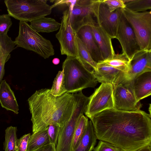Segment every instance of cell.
<instances>
[{"instance_id":"obj_1","label":"cell","mask_w":151,"mask_h":151,"mask_svg":"<svg viewBox=\"0 0 151 151\" xmlns=\"http://www.w3.org/2000/svg\"><path fill=\"white\" fill-rule=\"evenodd\" d=\"M97 139L121 151H137L151 144V115L140 110L108 109L88 117Z\"/></svg>"},{"instance_id":"obj_2","label":"cell","mask_w":151,"mask_h":151,"mask_svg":"<svg viewBox=\"0 0 151 151\" xmlns=\"http://www.w3.org/2000/svg\"><path fill=\"white\" fill-rule=\"evenodd\" d=\"M27 101L33 132L44 129L52 124L62 128L70 117L76 104L74 93L66 92L55 96L48 88L36 91Z\"/></svg>"},{"instance_id":"obj_3","label":"cell","mask_w":151,"mask_h":151,"mask_svg":"<svg viewBox=\"0 0 151 151\" xmlns=\"http://www.w3.org/2000/svg\"><path fill=\"white\" fill-rule=\"evenodd\" d=\"M63 84L66 92L75 93L88 88H94L98 81L76 57L67 56L62 65Z\"/></svg>"},{"instance_id":"obj_4","label":"cell","mask_w":151,"mask_h":151,"mask_svg":"<svg viewBox=\"0 0 151 151\" xmlns=\"http://www.w3.org/2000/svg\"><path fill=\"white\" fill-rule=\"evenodd\" d=\"M14 41L17 47L32 51L45 59L55 54L50 41L36 32L27 22L19 21L18 35Z\"/></svg>"},{"instance_id":"obj_5","label":"cell","mask_w":151,"mask_h":151,"mask_svg":"<svg viewBox=\"0 0 151 151\" xmlns=\"http://www.w3.org/2000/svg\"><path fill=\"white\" fill-rule=\"evenodd\" d=\"M45 0H5L8 14L19 21L26 22L50 14L51 6Z\"/></svg>"},{"instance_id":"obj_6","label":"cell","mask_w":151,"mask_h":151,"mask_svg":"<svg viewBox=\"0 0 151 151\" xmlns=\"http://www.w3.org/2000/svg\"><path fill=\"white\" fill-rule=\"evenodd\" d=\"M76 104L69 120L61 128L58 135L56 151H72V147L75 129L78 122L85 113L89 101V97L82 93L74 95Z\"/></svg>"},{"instance_id":"obj_7","label":"cell","mask_w":151,"mask_h":151,"mask_svg":"<svg viewBox=\"0 0 151 151\" xmlns=\"http://www.w3.org/2000/svg\"><path fill=\"white\" fill-rule=\"evenodd\" d=\"M123 14L134 33L140 50H151V12H135L126 8Z\"/></svg>"},{"instance_id":"obj_8","label":"cell","mask_w":151,"mask_h":151,"mask_svg":"<svg viewBox=\"0 0 151 151\" xmlns=\"http://www.w3.org/2000/svg\"><path fill=\"white\" fill-rule=\"evenodd\" d=\"M114 108L119 110L134 111L141 105L136 100L131 81L113 86Z\"/></svg>"},{"instance_id":"obj_9","label":"cell","mask_w":151,"mask_h":151,"mask_svg":"<svg viewBox=\"0 0 151 151\" xmlns=\"http://www.w3.org/2000/svg\"><path fill=\"white\" fill-rule=\"evenodd\" d=\"M122 9L119 8L110 12L102 0H97L94 8V16L96 22L112 39L115 38Z\"/></svg>"},{"instance_id":"obj_10","label":"cell","mask_w":151,"mask_h":151,"mask_svg":"<svg viewBox=\"0 0 151 151\" xmlns=\"http://www.w3.org/2000/svg\"><path fill=\"white\" fill-rule=\"evenodd\" d=\"M113 90L112 85L101 83L89 97L85 115L88 117L106 109L113 108Z\"/></svg>"},{"instance_id":"obj_11","label":"cell","mask_w":151,"mask_h":151,"mask_svg":"<svg viewBox=\"0 0 151 151\" xmlns=\"http://www.w3.org/2000/svg\"><path fill=\"white\" fill-rule=\"evenodd\" d=\"M60 24L55 37L60 44L61 54L76 57V33L70 23V9L68 7L63 13Z\"/></svg>"},{"instance_id":"obj_12","label":"cell","mask_w":151,"mask_h":151,"mask_svg":"<svg viewBox=\"0 0 151 151\" xmlns=\"http://www.w3.org/2000/svg\"><path fill=\"white\" fill-rule=\"evenodd\" d=\"M115 38L121 45L122 53L130 60L134 53L140 50L133 29L123 12L119 22Z\"/></svg>"},{"instance_id":"obj_13","label":"cell","mask_w":151,"mask_h":151,"mask_svg":"<svg viewBox=\"0 0 151 151\" xmlns=\"http://www.w3.org/2000/svg\"><path fill=\"white\" fill-rule=\"evenodd\" d=\"M74 30L87 50L93 60L97 63L103 61L99 48L91 28L87 22L80 24L76 26Z\"/></svg>"},{"instance_id":"obj_14","label":"cell","mask_w":151,"mask_h":151,"mask_svg":"<svg viewBox=\"0 0 151 151\" xmlns=\"http://www.w3.org/2000/svg\"><path fill=\"white\" fill-rule=\"evenodd\" d=\"M147 72H151V50H139L134 53L130 60L126 78L131 81Z\"/></svg>"},{"instance_id":"obj_15","label":"cell","mask_w":151,"mask_h":151,"mask_svg":"<svg viewBox=\"0 0 151 151\" xmlns=\"http://www.w3.org/2000/svg\"><path fill=\"white\" fill-rule=\"evenodd\" d=\"M93 73L98 82L109 83L113 86L127 80L125 72L114 68L103 61L97 63L96 70Z\"/></svg>"},{"instance_id":"obj_16","label":"cell","mask_w":151,"mask_h":151,"mask_svg":"<svg viewBox=\"0 0 151 151\" xmlns=\"http://www.w3.org/2000/svg\"><path fill=\"white\" fill-rule=\"evenodd\" d=\"M97 0L70 1L67 4L70 9V21L73 29L83 19L90 16L94 17V8Z\"/></svg>"},{"instance_id":"obj_17","label":"cell","mask_w":151,"mask_h":151,"mask_svg":"<svg viewBox=\"0 0 151 151\" xmlns=\"http://www.w3.org/2000/svg\"><path fill=\"white\" fill-rule=\"evenodd\" d=\"M87 23L91 26L100 49L103 61L111 58L115 54L111 38L98 24L93 18Z\"/></svg>"},{"instance_id":"obj_18","label":"cell","mask_w":151,"mask_h":151,"mask_svg":"<svg viewBox=\"0 0 151 151\" xmlns=\"http://www.w3.org/2000/svg\"><path fill=\"white\" fill-rule=\"evenodd\" d=\"M137 102L151 94V72L144 73L131 81Z\"/></svg>"},{"instance_id":"obj_19","label":"cell","mask_w":151,"mask_h":151,"mask_svg":"<svg viewBox=\"0 0 151 151\" xmlns=\"http://www.w3.org/2000/svg\"><path fill=\"white\" fill-rule=\"evenodd\" d=\"M0 103L7 110L19 113V106L14 93L5 80H2L0 83Z\"/></svg>"},{"instance_id":"obj_20","label":"cell","mask_w":151,"mask_h":151,"mask_svg":"<svg viewBox=\"0 0 151 151\" xmlns=\"http://www.w3.org/2000/svg\"><path fill=\"white\" fill-rule=\"evenodd\" d=\"M14 41L7 34L0 35V83L5 73V65L11 57L10 53L15 48Z\"/></svg>"},{"instance_id":"obj_21","label":"cell","mask_w":151,"mask_h":151,"mask_svg":"<svg viewBox=\"0 0 151 151\" xmlns=\"http://www.w3.org/2000/svg\"><path fill=\"white\" fill-rule=\"evenodd\" d=\"M76 57L88 70L93 73L96 70L97 63L92 59L82 42L76 34Z\"/></svg>"},{"instance_id":"obj_22","label":"cell","mask_w":151,"mask_h":151,"mask_svg":"<svg viewBox=\"0 0 151 151\" xmlns=\"http://www.w3.org/2000/svg\"><path fill=\"white\" fill-rule=\"evenodd\" d=\"M30 22L31 27L38 33L55 31L59 29L61 25L54 19L45 17L36 19Z\"/></svg>"},{"instance_id":"obj_23","label":"cell","mask_w":151,"mask_h":151,"mask_svg":"<svg viewBox=\"0 0 151 151\" xmlns=\"http://www.w3.org/2000/svg\"><path fill=\"white\" fill-rule=\"evenodd\" d=\"M97 139L92 122L91 120L88 121L84 135L73 151H91L94 148Z\"/></svg>"},{"instance_id":"obj_24","label":"cell","mask_w":151,"mask_h":151,"mask_svg":"<svg viewBox=\"0 0 151 151\" xmlns=\"http://www.w3.org/2000/svg\"><path fill=\"white\" fill-rule=\"evenodd\" d=\"M47 127L45 129L33 132L29 137L27 151H34L50 143Z\"/></svg>"},{"instance_id":"obj_25","label":"cell","mask_w":151,"mask_h":151,"mask_svg":"<svg viewBox=\"0 0 151 151\" xmlns=\"http://www.w3.org/2000/svg\"><path fill=\"white\" fill-rule=\"evenodd\" d=\"M107 64L127 73L129 68L130 60L124 53L115 54L112 58L103 61Z\"/></svg>"},{"instance_id":"obj_26","label":"cell","mask_w":151,"mask_h":151,"mask_svg":"<svg viewBox=\"0 0 151 151\" xmlns=\"http://www.w3.org/2000/svg\"><path fill=\"white\" fill-rule=\"evenodd\" d=\"M17 127L10 126L5 130L4 147L5 151H16Z\"/></svg>"},{"instance_id":"obj_27","label":"cell","mask_w":151,"mask_h":151,"mask_svg":"<svg viewBox=\"0 0 151 151\" xmlns=\"http://www.w3.org/2000/svg\"><path fill=\"white\" fill-rule=\"evenodd\" d=\"M125 8L135 12H145L151 9V0H123Z\"/></svg>"},{"instance_id":"obj_28","label":"cell","mask_w":151,"mask_h":151,"mask_svg":"<svg viewBox=\"0 0 151 151\" xmlns=\"http://www.w3.org/2000/svg\"><path fill=\"white\" fill-rule=\"evenodd\" d=\"M88 121V118L83 115L81 116L79 119L75 130L72 147V151L77 146L84 135Z\"/></svg>"},{"instance_id":"obj_29","label":"cell","mask_w":151,"mask_h":151,"mask_svg":"<svg viewBox=\"0 0 151 151\" xmlns=\"http://www.w3.org/2000/svg\"><path fill=\"white\" fill-rule=\"evenodd\" d=\"M64 71H58L53 81L52 87L50 89L51 94L55 96H60L66 92L63 84Z\"/></svg>"},{"instance_id":"obj_30","label":"cell","mask_w":151,"mask_h":151,"mask_svg":"<svg viewBox=\"0 0 151 151\" xmlns=\"http://www.w3.org/2000/svg\"><path fill=\"white\" fill-rule=\"evenodd\" d=\"M47 133L50 143L56 146L58 137L61 127L58 124H52L47 127Z\"/></svg>"},{"instance_id":"obj_31","label":"cell","mask_w":151,"mask_h":151,"mask_svg":"<svg viewBox=\"0 0 151 151\" xmlns=\"http://www.w3.org/2000/svg\"><path fill=\"white\" fill-rule=\"evenodd\" d=\"M12 24L10 16L8 14L0 15V35L7 34Z\"/></svg>"},{"instance_id":"obj_32","label":"cell","mask_w":151,"mask_h":151,"mask_svg":"<svg viewBox=\"0 0 151 151\" xmlns=\"http://www.w3.org/2000/svg\"><path fill=\"white\" fill-rule=\"evenodd\" d=\"M102 2L106 6L111 12L119 8L123 9L125 8L123 0H102Z\"/></svg>"},{"instance_id":"obj_33","label":"cell","mask_w":151,"mask_h":151,"mask_svg":"<svg viewBox=\"0 0 151 151\" xmlns=\"http://www.w3.org/2000/svg\"><path fill=\"white\" fill-rule=\"evenodd\" d=\"M94 151H121L117 147L108 142L100 140Z\"/></svg>"},{"instance_id":"obj_34","label":"cell","mask_w":151,"mask_h":151,"mask_svg":"<svg viewBox=\"0 0 151 151\" xmlns=\"http://www.w3.org/2000/svg\"><path fill=\"white\" fill-rule=\"evenodd\" d=\"M56 146L50 143L39 148L34 151H56Z\"/></svg>"},{"instance_id":"obj_35","label":"cell","mask_w":151,"mask_h":151,"mask_svg":"<svg viewBox=\"0 0 151 151\" xmlns=\"http://www.w3.org/2000/svg\"><path fill=\"white\" fill-rule=\"evenodd\" d=\"M137 151H151V146H146L143 147Z\"/></svg>"},{"instance_id":"obj_36","label":"cell","mask_w":151,"mask_h":151,"mask_svg":"<svg viewBox=\"0 0 151 151\" xmlns=\"http://www.w3.org/2000/svg\"><path fill=\"white\" fill-rule=\"evenodd\" d=\"M60 62V59L58 58H55L52 60V63L55 65L58 64Z\"/></svg>"},{"instance_id":"obj_37","label":"cell","mask_w":151,"mask_h":151,"mask_svg":"<svg viewBox=\"0 0 151 151\" xmlns=\"http://www.w3.org/2000/svg\"><path fill=\"white\" fill-rule=\"evenodd\" d=\"M16 151H26V150L17 147Z\"/></svg>"},{"instance_id":"obj_38","label":"cell","mask_w":151,"mask_h":151,"mask_svg":"<svg viewBox=\"0 0 151 151\" xmlns=\"http://www.w3.org/2000/svg\"><path fill=\"white\" fill-rule=\"evenodd\" d=\"M149 112H150V115H151V104H150V106L149 108Z\"/></svg>"},{"instance_id":"obj_39","label":"cell","mask_w":151,"mask_h":151,"mask_svg":"<svg viewBox=\"0 0 151 151\" xmlns=\"http://www.w3.org/2000/svg\"><path fill=\"white\" fill-rule=\"evenodd\" d=\"M0 53H1V51H0Z\"/></svg>"}]
</instances>
